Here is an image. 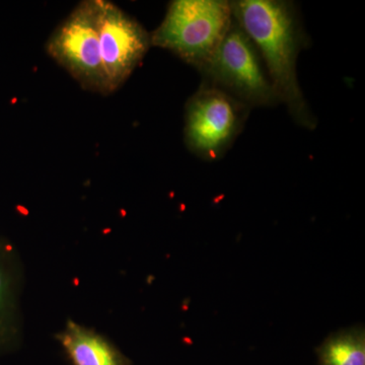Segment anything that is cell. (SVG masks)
<instances>
[{"instance_id": "obj_4", "label": "cell", "mask_w": 365, "mask_h": 365, "mask_svg": "<svg viewBox=\"0 0 365 365\" xmlns=\"http://www.w3.org/2000/svg\"><path fill=\"white\" fill-rule=\"evenodd\" d=\"M250 110L225 91L202 83L186 105V145L202 160H220L241 134Z\"/></svg>"}, {"instance_id": "obj_5", "label": "cell", "mask_w": 365, "mask_h": 365, "mask_svg": "<svg viewBox=\"0 0 365 365\" xmlns=\"http://www.w3.org/2000/svg\"><path fill=\"white\" fill-rule=\"evenodd\" d=\"M47 51L81 86L107 93L98 42L96 0L78 4L53 33Z\"/></svg>"}, {"instance_id": "obj_6", "label": "cell", "mask_w": 365, "mask_h": 365, "mask_svg": "<svg viewBox=\"0 0 365 365\" xmlns=\"http://www.w3.org/2000/svg\"><path fill=\"white\" fill-rule=\"evenodd\" d=\"M98 42L107 93L123 85L151 46L150 35L116 4L96 0Z\"/></svg>"}, {"instance_id": "obj_7", "label": "cell", "mask_w": 365, "mask_h": 365, "mask_svg": "<svg viewBox=\"0 0 365 365\" xmlns=\"http://www.w3.org/2000/svg\"><path fill=\"white\" fill-rule=\"evenodd\" d=\"M24 271L18 251L0 239V352L21 340V294Z\"/></svg>"}, {"instance_id": "obj_8", "label": "cell", "mask_w": 365, "mask_h": 365, "mask_svg": "<svg viewBox=\"0 0 365 365\" xmlns=\"http://www.w3.org/2000/svg\"><path fill=\"white\" fill-rule=\"evenodd\" d=\"M55 338L73 365L132 364L109 338L71 319Z\"/></svg>"}, {"instance_id": "obj_3", "label": "cell", "mask_w": 365, "mask_h": 365, "mask_svg": "<svg viewBox=\"0 0 365 365\" xmlns=\"http://www.w3.org/2000/svg\"><path fill=\"white\" fill-rule=\"evenodd\" d=\"M199 71L204 83L225 91L251 109L279 104L256 46L235 19L222 44Z\"/></svg>"}, {"instance_id": "obj_9", "label": "cell", "mask_w": 365, "mask_h": 365, "mask_svg": "<svg viewBox=\"0 0 365 365\" xmlns=\"http://www.w3.org/2000/svg\"><path fill=\"white\" fill-rule=\"evenodd\" d=\"M319 365H365L364 328L346 329L329 336L317 349Z\"/></svg>"}, {"instance_id": "obj_2", "label": "cell", "mask_w": 365, "mask_h": 365, "mask_svg": "<svg viewBox=\"0 0 365 365\" xmlns=\"http://www.w3.org/2000/svg\"><path fill=\"white\" fill-rule=\"evenodd\" d=\"M232 21V4L227 0H175L151 34V46L169 50L200 71L222 44Z\"/></svg>"}, {"instance_id": "obj_1", "label": "cell", "mask_w": 365, "mask_h": 365, "mask_svg": "<svg viewBox=\"0 0 365 365\" xmlns=\"http://www.w3.org/2000/svg\"><path fill=\"white\" fill-rule=\"evenodd\" d=\"M230 4L235 21L256 46L279 103L287 106L295 123L313 130L317 119L297 78V58L309 43L297 6L285 0H235Z\"/></svg>"}]
</instances>
